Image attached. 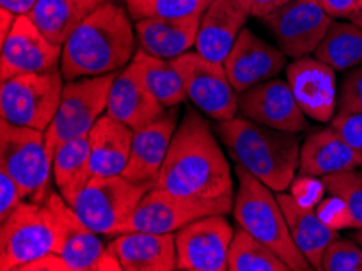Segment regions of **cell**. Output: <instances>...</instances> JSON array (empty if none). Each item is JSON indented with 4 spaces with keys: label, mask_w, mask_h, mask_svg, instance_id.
<instances>
[{
    "label": "cell",
    "mask_w": 362,
    "mask_h": 271,
    "mask_svg": "<svg viewBox=\"0 0 362 271\" xmlns=\"http://www.w3.org/2000/svg\"><path fill=\"white\" fill-rule=\"evenodd\" d=\"M317 57L294 59L286 65V80L299 108L317 122H332L337 108V74Z\"/></svg>",
    "instance_id": "obj_18"
},
{
    "label": "cell",
    "mask_w": 362,
    "mask_h": 271,
    "mask_svg": "<svg viewBox=\"0 0 362 271\" xmlns=\"http://www.w3.org/2000/svg\"><path fill=\"white\" fill-rule=\"evenodd\" d=\"M182 75L187 99L216 122L231 120L238 115L239 95L229 81L221 62H213L199 52H185L174 59Z\"/></svg>",
    "instance_id": "obj_11"
},
{
    "label": "cell",
    "mask_w": 362,
    "mask_h": 271,
    "mask_svg": "<svg viewBox=\"0 0 362 271\" xmlns=\"http://www.w3.org/2000/svg\"><path fill=\"white\" fill-rule=\"evenodd\" d=\"M353 241L358 242V244L362 247V229H358V231L354 232V234H353Z\"/></svg>",
    "instance_id": "obj_46"
},
{
    "label": "cell",
    "mask_w": 362,
    "mask_h": 271,
    "mask_svg": "<svg viewBox=\"0 0 362 271\" xmlns=\"http://www.w3.org/2000/svg\"><path fill=\"white\" fill-rule=\"evenodd\" d=\"M234 197L226 198H190L180 197L163 189H151L141 198L139 207L132 214L129 223L124 226V232H155L169 234L179 231L192 221L224 214L233 212Z\"/></svg>",
    "instance_id": "obj_10"
},
{
    "label": "cell",
    "mask_w": 362,
    "mask_h": 271,
    "mask_svg": "<svg viewBox=\"0 0 362 271\" xmlns=\"http://www.w3.org/2000/svg\"><path fill=\"white\" fill-rule=\"evenodd\" d=\"M233 237L234 229L224 214H213L192 221L190 224L174 232L177 270H228V253Z\"/></svg>",
    "instance_id": "obj_14"
},
{
    "label": "cell",
    "mask_w": 362,
    "mask_h": 271,
    "mask_svg": "<svg viewBox=\"0 0 362 271\" xmlns=\"http://www.w3.org/2000/svg\"><path fill=\"white\" fill-rule=\"evenodd\" d=\"M51 154L42 130L18 127L2 119L0 124V169L18 185L26 202L42 203L51 195Z\"/></svg>",
    "instance_id": "obj_6"
},
{
    "label": "cell",
    "mask_w": 362,
    "mask_h": 271,
    "mask_svg": "<svg viewBox=\"0 0 362 271\" xmlns=\"http://www.w3.org/2000/svg\"><path fill=\"white\" fill-rule=\"evenodd\" d=\"M116 75L85 76L65 83L57 113L44 132L47 151L52 159L62 143L90 134L93 125L107 108L109 91Z\"/></svg>",
    "instance_id": "obj_8"
},
{
    "label": "cell",
    "mask_w": 362,
    "mask_h": 271,
    "mask_svg": "<svg viewBox=\"0 0 362 271\" xmlns=\"http://www.w3.org/2000/svg\"><path fill=\"white\" fill-rule=\"evenodd\" d=\"M36 2L37 0H0V5L16 15H28Z\"/></svg>",
    "instance_id": "obj_43"
},
{
    "label": "cell",
    "mask_w": 362,
    "mask_h": 271,
    "mask_svg": "<svg viewBox=\"0 0 362 271\" xmlns=\"http://www.w3.org/2000/svg\"><path fill=\"white\" fill-rule=\"evenodd\" d=\"M337 108L338 114H362V65L344 76Z\"/></svg>",
    "instance_id": "obj_35"
},
{
    "label": "cell",
    "mask_w": 362,
    "mask_h": 271,
    "mask_svg": "<svg viewBox=\"0 0 362 271\" xmlns=\"http://www.w3.org/2000/svg\"><path fill=\"white\" fill-rule=\"evenodd\" d=\"M215 132L239 166L273 192L289 189L299 171L300 138L298 134L270 129L235 115L215 125Z\"/></svg>",
    "instance_id": "obj_3"
},
{
    "label": "cell",
    "mask_w": 362,
    "mask_h": 271,
    "mask_svg": "<svg viewBox=\"0 0 362 271\" xmlns=\"http://www.w3.org/2000/svg\"><path fill=\"white\" fill-rule=\"evenodd\" d=\"M320 271H362V247L356 241L338 237L327 247Z\"/></svg>",
    "instance_id": "obj_34"
},
{
    "label": "cell",
    "mask_w": 362,
    "mask_h": 271,
    "mask_svg": "<svg viewBox=\"0 0 362 271\" xmlns=\"http://www.w3.org/2000/svg\"><path fill=\"white\" fill-rule=\"evenodd\" d=\"M332 127L362 158V114H337Z\"/></svg>",
    "instance_id": "obj_38"
},
{
    "label": "cell",
    "mask_w": 362,
    "mask_h": 271,
    "mask_svg": "<svg viewBox=\"0 0 362 271\" xmlns=\"http://www.w3.org/2000/svg\"><path fill=\"white\" fill-rule=\"evenodd\" d=\"M359 168L362 158L333 127L310 134L300 146V175L325 177Z\"/></svg>",
    "instance_id": "obj_23"
},
{
    "label": "cell",
    "mask_w": 362,
    "mask_h": 271,
    "mask_svg": "<svg viewBox=\"0 0 362 271\" xmlns=\"http://www.w3.org/2000/svg\"><path fill=\"white\" fill-rule=\"evenodd\" d=\"M23 202L18 185L4 169H0V223L7 219Z\"/></svg>",
    "instance_id": "obj_39"
},
{
    "label": "cell",
    "mask_w": 362,
    "mask_h": 271,
    "mask_svg": "<svg viewBox=\"0 0 362 271\" xmlns=\"http://www.w3.org/2000/svg\"><path fill=\"white\" fill-rule=\"evenodd\" d=\"M166 108L153 96L130 65L117 71L109 91L106 114L136 132L164 115Z\"/></svg>",
    "instance_id": "obj_21"
},
{
    "label": "cell",
    "mask_w": 362,
    "mask_h": 271,
    "mask_svg": "<svg viewBox=\"0 0 362 271\" xmlns=\"http://www.w3.org/2000/svg\"><path fill=\"white\" fill-rule=\"evenodd\" d=\"M59 221L51 202L23 200L0 223V270H21L49 253L57 252Z\"/></svg>",
    "instance_id": "obj_5"
},
{
    "label": "cell",
    "mask_w": 362,
    "mask_h": 271,
    "mask_svg": "<svg viewBox=\"0 0 362 271\" xmlns=\"http://www.w3.org/2000/svg\"><path fill=\"white\" fill-rule=\"evenodd\" d=\"M314 54L337 71L359 67L362 65V28L349 20H333Z\"/></svg>",
    "instance_id": "obj_30"
},
{
    "label": "cell",
    "mask_w": 362,
    "mask_h": 271,
    "mask_svg": "<svg viewBox=\"0 0 362 271\" xmlns=\"http://www.w3.org/2000/svg\"><path fill=\"white\" fill-rule=\"evenodd\" d=\"M262 20L291 59L315 52L333 23L320 0H293Z\"/></svg>",
    "instance_id": "obj_13"
},
{
    "label": "cell",
    "mask_w": 362,
    "mask_h": 271,
    "mask_svg": "<svg viewBox=\"0 0 362 271\" xmlns=\"http://www.w3.org/2000/svg\"><path fill=\"white\" fill-rule=\"evenodd\" d=\"M200 18L136 20V42L148 54L161 59H175L195 47Z\"/></svg>",
    "instance_id": "obj_26"
},
{
    "label": "cell",
    "mask_w": 362,
    "mask_h": 271,
    "mask_svg": "<svg viewBox=\"0 0 362 271\" xmlns=\"http://www.w3.org/2000/svg\"><path fill=\"white\" fill-rule=\"evenodd\" d=\"M62 46L49 41L28 15H18L12 30L2 41L0 76L2 81L16 75L44 74L60 70Z\"/></svg>",
    "instance_id": "obj_15"
},
{
    "label": "cell",
    "mask_w": 362,
    "mask_h": 271,
    "mask_svg": "<svg viewBox=\"0 0 362 271\" xmlns=\"http://www.w3.org/2000/svg\"><path fill=\"white\" fill-rule=\"evenodd\" d=\"M57 213L59 244L57 255L64 260L69 271H119L117 257L109 246H104L100 234L88 228L74 208L60 193L52 192L47 198Z\"/></svg>",
    "instance_id": "obj_12"
},
{
    "label": "cell",
    "mask_w": 362,
    "mask_h": 271,
    "mask_svg": "<svg viewBox=\"0 0 362 271\" xmlns=\"http://www.w3.org/2000/svg\"><path fill=\"white\" fill-rule=\"evenodd\" d=\"M148 190L151 187L134 184L122 175H93L70 207L96 234L116 237Z\"/></svg>",
    "instance_id": "obj_7"
},
{
    "label": "cell",
    "mask_w": 362,
    "mask_h": 271,
    "mask_svg": "<svg viewBox=\"0 0 362 271\" xmlns=\"http://www.w3.org/2000/svg\"><path fill=\"white\" fill-rule=\"evenodd\" d=\"M276 198L283 208L284 218L288 221V228L294 244L309 260L314 270H319L327 247L339 237L338 231L328 228L319 218L315 208L303 207L296 202L291 193L279 192L276 193Z\"/></svg>",
    "instance_id": "obj_25"
},
{
    "label": "cell",
    "mask_w": 362,
    "mask_h": 271,
    "mask_svg": "<svg viewBox=\"0 0 362 271\" xmlns=\"http://www.w3.org/2000/svg\"><path fill=\"white\" fill-rule=\"evenodd\" d=\"M64 85L60 70L16 75L2 81V119L13 125L46 132L59 109Z\"/></svg>",
    "instance_id": "obj_9"
},
{
    "label": "cell",
    "mask_w": 362,
    "mask_h": 271,
    "mask_svg": "<svg viewBox=\"0 0 362 271\" xmlns=\"http://www.w3.org/2000/svg\"><path fill=\"white\" fill-rule=\"evenodd\" d=\"M322 180L327 192L341 198L348 207L353 229H362V171H344L322 177Z\"/></svg>",
    "instance_id": "obj_33"
},
{
    "label": "cell",
    "mask_w": 362,
    "mask_h": 271,
    "mask_svg": "<svg viewBox=\"0 0 362 271\" xmlns=\"http://www.w3.org/2000/svg\"><path fill=\"white\" fill-rule=\"evenodd\" d=\"M291 195L296 198V202L307 208H315L323 200L327 187L323 184L322 177L300 175L294 177L291 182Z\"/></svg>",
    "instance_id": "obj_36"
},
{
    "label": "cell",
    "mask_w": 362,
    "mask_h": 271,
    "mask_svg": "<svg viewBox=\"0 0 362 271\" xmlns=\"http://www.w3.org/2000/svg\"><path fill=\"white\" fill-rule=\"evenodd\" d=\"M135 132L111 115L104 114L93 125L90 138V161L93 175H122L129 163Z\"/></svg>",
    "instance_id": "obj_24"
},
{
    "label": "cell",
    "mask_w": 362,
    "mask_h": 271,
    "mask_svg": "<svg viewBox=\"0 0 362 271\" xmlns=\"http://www.w3.org/2000/svg\"><path fill=\"white\" fill-rule=\"evenodd\" d=\"M247 20L249 13L239 0H211L200 18L195 51L208 60L223 64Z\"/></svg>",
    "instance_id": "obj_20"
},
{
    "label": "cell",
    "mask_w": 362,
    "mask_h": 271,
    "mask_svg": "<svg viewBox=\"0 0 362 271\" xmlns=\"http://www.w3.org/2000/svg\"><path fill=\"white\" fill-rule=\"evenodd\" d=\"M315 212L319 218L325 223L328 228L334 231L339 229H353V223H351V214L348 212V207L344 204L341 198L337 195H330L325 200H322L315 207Z\"/></svg>",
    "instance_id": "obj_37"
},
{
    "label": "cell",
    "mask_w": 362,
    "mask_h": 271,
    "mask_svg": "<svg viewBox=\"0 0 362 271\" xmlns=\"http://www.w3.org/2000/svg\"><path fill=\"white\" fill-rule=\"evenodd\" d=\"M243 117L270 129L300 134L309 129L307 115L299 108L288 80L272 79L249 88L238 98Z\"/></svg>",
    "instance_id": "obj_16"
},
{
    "label": "cell",
    "mask_w": 362,
    "mask_h": 271,
    "mask_svg": "<svg viewBox=\"0 0 362 271\" xmlns=\"http://www.w3.org/2000/svg\"><path fill=\"white\" fill-rule=\"evenodd\" d=\"M245 8L249 16H255V18H265L267 15L275 12V10L281 8L293 0H239Z\"/></svg>",
    "instance_id": "obj_41"
},
{
    "label": "cell",
    "mask_w": 362,
    "mask_h": 271,
    "mask_svg": "<svg viewBox=\"0 0 362 271\" xmlns=\"http://www.w3.org/2000/svg\"><path fill=\"white\" fill-rule=\"evenodd\" d=\"M41 271V270H62V271H69L67 265L62 258H60L57 253H49V255L42 257V258H37L35 262H30L26 263L25 267H21V271Z\"/></svg>",
    "instance_id": "obj_42"
},
{
    "label": "cell",
    "mask_w": 362,
    "mask_h": 271,
    "mask_svg": "<svg viewBox=\"0 0 362 271\" xmlns=\"http://www.w3.org/2000/svg\"><path fill=\"white\" fill-rule=\"evenodd\" d=\"M153 189L208 200L234 197L228 159L211 125L197 110H185Z\"/></svg>",
    "instance_id": "obj_1"
},
{
    "label": "cell",
    "mask_w": 362,
    "mask_h": 271,
    "mask_svg": "<svg viewBox=\"0 0 362 271\" xmlns=\"http://www.w3.org/2000/svg\"><path fill=\"white\" fill-rule=\"evenodd\" d=\"M349 21H353L354 25H358V26H361V28H362V10H361V12L356 13V15L353 16V18H351Z\"/></svg>",
    "instance_id": "obj_45"
},
{
    "label": "cell",
    "mask_w": 362,
    "mask_h": 271,
    "mask_svg": "<svg viewBox=\"0 0 362 271\" xmlns=\"http://www.w3.org/2000/svg\"><path fill=\"white\" fill-rule=\"evenodd\" d=\"M134 21L144 18H200L211 0H122Z\"/></svg>",
    "instance_id": "obj_32"
},
{
    "label": "cell",
    "mask_w": 362,
    "mask_h": 271,
    "mask_svg": "<svg viewBox=\"0 0 362 271\" xmlns=\"http://www.w3.org/2000/svg\"><path fill=\"white\" fill-rule=\"evenodd\" d=\"M129 65L166 109L177 108L187 99L182 75L174 59L156 57L139 47Z\"/></svg>",
    "instance_id": "obj_28"
},
{
    "label": "cell",
    "mask_w": 362,
    "mask_h": 271,
    "mask_svg": "<svg viewBox=\"0 0 362 271\" xmlns=\"http://www.w3.org/2000/svg\"><path fill=\"white\" fill-rule=\"evenodd\" d=\"M52 174L59 193L72 204L93 177L88 135L65 142L56 149Z\"/></svg>",
    "instance_id": "obj_29"
},
{
    "label": "cell",
    "mask_w": 362,
    "mask_h": 271,
    "mask_svg": "<svg viewBox=\"0 0 362 271\" xmlns=\"http://www.w3.org/2000/svg\"><path fill=\"white\" fill-rule=\"evenodd\" d=\"M16 13L10 12V10L7 8H0V41H4L5 38H7V35L10 33V30H12L15 21H16Z\"/></svg>",
    "instance_id": "obj_44"
},
{
    "label": "cell",
    "mask_w": 362,
    "mask_h": 271,
    "mask_svg": "<svg viewBox=\"0 0 362 271\" xmlns=\"http://www.w3.org/2000/svg\"><path fill=\"white\" fill-rule=\"evenodd\" d=\"M109 0H37L30 20L54 44L64 46L69 36Z\"/></svg>",
    "instance_id": "obj_27"
},
{
    "label": "cell",
    "mask_w": 362,
    "mask_h": 271,
    "mask_svg": "<svg viewBox=\"0 0 362 271\" xmlns=\"http://www.w3.org/2000/svg\"><path fill=\"white\" fill-rule=\"evenodd\" d=\"M177 125V110L173 108V110L164 113V115L153 124L136 130L132 142L129 163L125 166L122 177L134 184L148 185L153 189L161 173Z\"/></svg>",
    "instance_id": "obj_19"
},
{
    "label": "cell",
    "mask_w": 362,
    "mask_h": 271,
    "mask_svg": "<svg viewBox=\"0 0 362 271\" xmlns=\"http://www.w3.org/2000/svg\"><path fill=\"white\" fill-rule=\"evenodd\" d=\"M125 5L109 0L95 10L62 46L65 81L100 76L127 67L135 54V23Z\"/></svg>",
    "instance_id": "obj_2"
},
{
    "label": "cell",
    "mask_w": 362,
    "mask_h": 271,
    "mask_svg": "<svg viewBox=\"0 0 362 271\" xmlns=\"http://www.w3.org/2000/svg\"><path fill=\"white\" fill-rule=\"evenodd\" d=\"M109 248L125 271L177 270V252L173 232H124L109 242Z\"/></svg>",
    "instance_id": "obj_22"
},
{
    "label": "cell",
    "mask_w": 362,
    "mask_h": 271,
    "mask_svg": "<svg viewBox=\"0 0 362 271\" xmlns=\"http://www.w3.org/2000/svg\"><path fill=\"white\" fill-rule=\"evenodd\" d=\"M320 4L333 20H351L362 10V0H320Z\"/></svg>",
    "instance_id": "obj_40"
},
{
    "label": "cell",
    "mask_w": 362,
    "mask_h": 271,
    "mask_svg": "<svg viewBox=\"0 0 362 271\" xmlns=\"http://www.w3.org/2000/svg\"><path fill=\"white\" fill-rule=\"evenodd\" d=\"M286 57L281 49L262 40L249 28H244L223 65L235 93L240 95L281 74V70L286 69Z\"/></svg>",
    "instance_id": "obj_17"
},
{
    "label": "cell",
    "mask_w": 362,
    "mask_h": 271,
    "mask_svg": "<svg viewBox=\"0 0 362 271\" xmlns=\"http://www.w3.org/2000/svg\"><path fill=\"white\" fill-rule=\"evenodd\" d=\"M229 271H289L291 268L270 247L243 228L234 232L228 253Z\"/></svg>",
    "instance_id": "obj_31"
},
{
    "label": "cell",
    "mask_w": 362,
    "mask_h": 271,
    "mask_svg": "<svg viewBox=\"0 0 362 271\" xmlns=\"http://www.w3.org/2000/svg\"><path fill=\"white\" fill-rule=\"evenodd\" d=\"M235 177L239 187L234 197L233 214L240 228L270 247L293 271L314 270L294 244L283 208L273 190L239 164L235 166Z\"/></svg>",
    "instance_id": "obj_4"
}]
</instances>
